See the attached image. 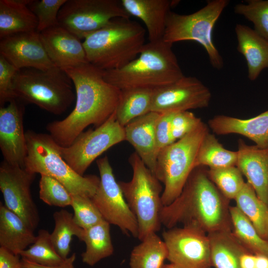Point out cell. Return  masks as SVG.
Wrapping results in <instances>:
<instances>
[{"label": "cell", "instance_id": "cell-1", "mask_svg": "<svg viewBox=\"0 0 268 268\" xmlns=\"http://www.w3.org/2000/svg\"><path fill=\"white\" fill-rule=\"evenodd\" d=\"M70 78L75 92V105L62 120L54 121L46 130L62 147L70 146L88 126H101L115 112L121 90L106 82L104 70L89 63L62 69Z\"/></svg>", "mask_w": 268, "mask_h": 268}, {"label": "cell", "instance_id": "cell-2", "mask_svg": "<svg viewBox=\"0 0 268 268\" xmlns=\"http://www.w3.org/2000/svg\"><path fill=\"white\" fill-rule=\"evenodd\" d=\"M229 201L210 180L205 167L198 166L179 197L163 207L160 222L167 229L181 224L207 233L232 230Z\"/></svg>", "mask_w": 268, "mask_h": 268}, {"label": "cell", "instance_id": "cell-3", "mask_svg": "<svg viewBox=\"0 0 268 268\" xmlns=\"http://www.w3.org/2000/svg\"><path fill=\"white\" fill-rule=\"evenodd\" d=\"M172 44L162 40L145 44L139 55L122 67L104 70L105 80L120 90L134 87L154 89L184 76Z\"/></svg>", "mask_w": 268, "mask_h": 268}, {"label": "cell", "instance_id": "cell-4", "mask_svg": "<svg viewBox=\"0 0 268 268\" xmlns=\"http://www.w3.org/2000/svg\"><path fill=\"white\" fill-rule=\"evenodd\" d=\"M145 33L130 18H114L82 42L87 61L103 70L122 67L138 57L145 44Z\"/></svg>", "mask_w": 268, "mask_h": 268}, {"label": "cell", "instance_id": "cell-5", "mask_svg": "<svg viewBox=\"0 0 268 268\" xmlns=\"http://www.w3.org/2000/svg\"><path fill=\"white\" fill-rule=\"evenodd\" d=\"M72 84L67 73L59 67L46 70L26 68L16 71L12 90L16 99L60 115L76 98Z\"/></svg>", "mask_w": 268, "mask_h": 268}, {"label": "cell", "instance_id": "cell-6", "mask_svg": "<svg viewBox=\"0 0 268 268\" xmlns=\"http://www.w3.org/2000/svg\"><path fill=\"white\" fill-rule=\"evenodd\" d=\"M25 136L27 155L24 168L27 171L57 179L72 195L91 198L93 196L100 182L99 177L76 173L63 159L60 145L49 134L28 130Z\"/></svg>", "mask_w": 268, "mask_h": 268}, {"label": "cell", "instance_id": "cell-7", "mask_svg": "<svg viewBox=\"0 0 268 268\" xmlns=\"http://www.w3.org/2000/svg\"><path fill=\"white\" fill-rule=\"evenodd\" d=\"M133 176L129 182L118 181L124 197L136 217L138 226V239L142 240L160 229V216L163 207V190L160 182L134 152L130 156Z\"/></svg>", "mask_w": 268, "mask_h": 268}, {"label": "cell", "instance_id": "cell-8", "mask_svg": "<svg viewBox=\"0 0 268 268\" xmlns=\"http://www.w3.org/2000/svg\"><path fill=\"white\" fill-rule=\"evenodd\" d=\"M209 128L202 121L182 138L158 153L154 175L164 185L161 200L164 206L171 203L181 193L193 169L201 141Z\"/></svg>", "mask_w": 268, "mask_h": 268}, {"label": "cell", "instance_id": "cell-9", "mask_svg": "<svg viewBox=\"0 0 268 268\" xmlns=\"http://www.w3.org/2000/svg\"><path fill=\"white\" fill-rule=\"evenodd\" d=\"M229 3L228 0H212L198 11L189 14H180L171 10L168 14L163 40L173 44L177 42L192 40L205 49L212 67L222 69V56L212 40V31L216 21Z\"/></svg>", "mask_w": 268, "mask_h": 268}, {"label": "cell", "instance_id": "cell-10", "mask_svg": "<svg viewBox=\"0 0 268 268\" xmlns=\"http://www.w3.org/2000/svg\"><path fill=\"white\" fill-rule=\"evenodd\" d=\"M121 1L67 0L58 14L59 25L80 40L117 17L130 18Z\"/></svg>", "mask_w": 268, "mask_h": 268}, {"label": "cell", "instance_id": "cell-11", "mask_svg": "<svg viewBox=\"0 0 268 268\" xmlns=\"http://www.w3.org/2000/svg\"><path fill=\"white\" fill-rule=\"evenodd\" d=\"M124 140V127L117 121L115 111L101 126L82 132L70 146H60V151L68 165L76 173L83 176L98 156Z\"/></svg>", "mask_w": 268, "mask_h": 268}, {"label": "cell", "instance_id": "cell-12", "mask_svg": "<svg viewBox=\"0 0 268 268\" xmlns=\"http://www.w3.org/2000/svg\"><path fill=\"white\" fill-rule=\"evenodd\" d=\"M100 182L91 198L103 218L110 224L118 226L126 234L138 238V226L117 182L107 156L96 161Z\"/></svg>", "mask_w": 268, "mask_h": 268}, {"label": "cell", "instance_id": "cell-13", "mask_svg": "<svg viewBox=\"0 0 268 268\" xmlns=\"http://www.w3.org/2000/svg\"><path fill=\"white\" fill-rule=\"evenodd\" d=\"M36 174L25 168L12 166L3 160L0 165V190L5 206L18 215L32 230L40 217L31 193Z\"/></svg>", "mask_w": 268, "mask_h": 268}, {"label": "cell", "instance_id": "cell-14", "mask_svg": "<svg viewBox=\"0 0 268 268\" xmlns=\"http://www.w3.org/2000/svg\"><path fill=\"white\" fill-rule=\"evenodd\" d=\"M167 260L181 268H211L207 233L195 227H175L162 233Z\"/></svg>", "mask_w": 268, "mask_h": 268}, {"label": "cell", "instance_id": "cell-15", "mask_svg": "<svg viewBox=\"0 0 268 268\" xmlns=\"http://www.w3.org/2000/svg\"><path fill=\"white\" fill-rule=\"evenodd\" d=\"M211 98L209 89L195 76L153 89L151 111L160 114L206 108Z\"/></svg>", "mask_w": 268, "mask_h": 268}, {"label": "cell", "instance_id": "cell-16", "mask_svg": "<svg viewBox=\"0 0 268 268\" xmlns=\"http://www.w3.org/2000/svg\"><path fill=\"white\" fill-rule=\"evenodd\" d=\"M24 108L17 99L0 108V148L3 160L10 165L24 168L27 155L23 128Z\"/></svg>", "mask_w": 268, "mask_h": 268}, {"label": "cell", "instance_id": "cell-17", "mask_svg": "<svg viewBox=\"0 0 268 268\" xmlns=\"http://www.w3.org/2000/svg\"><path fill=\"white\" fill-rule=\"evenodd\" d=\"M0 55L18 70H46L55 67L48 57L37 31L19 33L0 39Z\"/></svg>", "mask_w": 268, "mask_h": 268}, {"label": "cell", "instance_id": "cell-18", "mask_svg": "<svg viewBox=\"0 0 268 268\" xmlns=\"http://www.w3.org/2000/svg\"><path fill=\"white\" fill-rule=\"evenodd\" d=\"M39 33L47 54L55 67L63 69L88 63L83 42L60 25Z\"/></svg>", "mask_w": 268, "mask_h": 268}, {"label": "cell", "instance_id": "cell-19", "mask_svg": "<svg viewBox=\"0 0 268 268\" xmlns=\"http://www.w3.org/2000/svg\"><path fill=\"white\" fill-rule=\"evenodd\" d=\"M237 152L236 166L268 207V148L248 145L240 139Z\"/></svg>", "mask_w": 268, "mask_h": 268}, {"label": "cell", "instance_id": "cell-20", "mask_svg": "<svg viewBox=\"0 0 268 268\" xmlns=\"http://www.w3.org/2000/svg\"><path fill=\"white\" fill-rule=\"evenodd\" d=\"M160 114L150 112L137 117L124 127L125 140L154 175L158 150L155 136V126Z\"/></svg>", "mask_w": 268, "mask_h": 268}, {"label": "cell", "instance_id": "cell-21", "mask_svg": "<svg viewBox=\"0 0 268 268\" xmlns=\"http://www.w3.org/2000/svg\"><path fill=\"white\" fill-rule=\"evenodd\" d=\"M208 125L217 134H240L253 141L259 148H268V110L248 119L216 115L208 121Z\"/></svg>", "mask_w": 268, "mask_h": 268}, {"label": "cell", "instance_id": "cell-22", "mask_svg": "<svg viewBox=\"0 0 268 268\" xmlns=\"http://www.w3.org/2000/svg\"><path fill=\"white\" fill-rule=\"evenodd\" d=\"M122 4L130 15L144 23L149 42L163 39L166 21L173 1L169 0H122Z\"/></svg>", "mask_w": 268, "mask_h": 268}, {"label": "cell", "instance_id": "cell-23", "mask_svg": "<svg viewBox=\"0 0 268 268\" xmlns=\"http://www.w3.org/2000/svg\"><path fill=\"white\" fill-rule=\"evenodd\" d=\"M235 32L237 50L247 62L248 77L255 80L265 68H268V40L244 24H237Z\"/></svg>", "mask_w": 268, "mask_h": 268}, {"label": "cell", "instance_id": "cell-24", "mask_svg": "<svg viewBox=\"0 0 268 268\" xmlns=\"http://www.w3.org/2000/svg\"><path fill=\"white\" fill-rule=\"evenodd\" d=\"M34 231L5 205H0V247L12 253H20L34 243Z\"/></svg>", "mask_w": 268, "mask_h": 268}, {"label": "cell", "instance_id": "cell-25", "mask_svg": "<svg viewBox=\"0 0 268 268\" xmlns=\"http://www.w3.org/2000/svg\"><path fill=\"white\" fill-rule=\"evenodd\" d=\"M31 0H0V38L37 31V19L28 6Z\"/></svg>", "mask_w": 268, "mask_h": 268}, {"label": "cell", "instance_id": "cell-26", "mask_svg": "<svg viewBox=\"0 0 268 268\" xmlns=\"http://www.w3.org/2000/svg\"><path fill=\"white\" fill-rule=\"evenodd\" d=\"M207 235L210 243L212 267L241 268L240 257L249 250L236 238L232 230L215 231L207 233Z\"/></svg>", "mask_w": 268, "mask_h": 268}, {"label": "cell", "instance_id": "cell-27", "mask_svg": "<svg viewBox=\"0 0 268 268\" xmlns=\"http://www.w3.org/2000/svg\"><path fill=\"white\" fill-rule=\"evenodd\" d=\"M153 89L134 87L121 90L115 114L116 120L125 127L134 119L151 112Z\"/></svg>", "mask_w": 268, "mask_h": 268}, {"label": "cell", "instance_id": "cell-28", "mask_svg": "<svg viewBox=\"0 0 268 268\" xmlns=\"http://www.w3.org/2000/svg\"><path fill=\"white\" fill-rule=\"evenodd\" d=\"M81 241L86 246L85 251L81 255V260L83 263L89 266H94L113 254L110 224L105 220L84 229Z\"/></svg>", "mask_w": 268, "mask_h": 268}, {"label": "cell", "instance_id": "cell-29", "mask_svg": "<svg viewBox=\"0 0 268 268\" xmlns=\"http://www.w3.org/2000/svg\"><path fill=\"white\" fill-rule=\"evenodd\" d=\"M168 251L163 240L155 232L149 234L132 250L130 268H162Z\"/></svg>", "mask_w": 268, "mask_h": 268}, {"label": "cell", "instance_id": "cell-30", "mask_svg": "<svg viewBox=\"0 0 268 268\" xmlns=\"http://www.w3.org/2000/svg\"><path fill=\"white\" fill-rule=\"evenodd\" d=\"M235 200L236 206L251 221L260 236L268 241V207L248 182Z\"/></svg>", "mask_w": 268, "mask_h": 268}, {"label": "cell", "instance_id": "cell-31", "mask_svg": "<svg viewBox=\"0 0 268 268\" xmlns=\"http://www.w3.org/2000/svg\"><path fill=\"white\" fill-rule=\"evenodd\" d=\"M237 152L225 148L215 136L208 131L200 144L195 161V167L208 166L217 168L236 166Z\"/></svg>", "mask_w": 268, "mask_h": 268}, {"label": "cell", "instance_id": "cell-32", "mask_svg": "<svg viewBox=\"0 0 268 268\" xmlns=\"http://www.w3.org/2000/svg\"><path fill=\"white\" fill-rule=\"evenodd\" d=\"M55 227L50 234L52 242L58 254L64 260L68 257L70 243L73 236L81 241L84 229L74 222L73 214L66 209L53 213Z\"/></svg>", "mask_w": 268, "mask_h": 268}, {"label": "cell", "instance_id": "cell-33", "mask_svg": "<svg viewBox=\"0 0 268 268\" xmlns=\"http://www.w3.org/2000/svg\"><path fill=\"white\" fill-rule=\"evenodd\" d=\"M232 231L249 251L268 257V241L262 238L248 218L236 206H230Z\"/></svg>", "mask_w": 268, "mask_h": 268}, {"label": "cell", "instance_id": "cell-34", "mask_svg": "<svg viewBox=\"0 0 268 268\" xmlns=\"http://www.w3.org/2000/svg\"><path fill=\"white\" fill-rule=\"evenodd\" d=\"M19 256L31 262L46 266L57 265L64 260L58 254L50 234L45 229L39 230L34 243L28 249L21 251Z\"/></svg>", "mask_w": 268, "mask_h": 268}, {"label": "cell", "instance_id": "cell-35", "mask_svg": "<svg viewBox=\"0 0 268 268\" xmlns=\"http://www.w3.org/2000/svg\"><path fill=\"white\" fill-rule=\"evenodd\" d=\"M207 174L210 180L229 200H235L246 183L236 166L209 168Z\"/></svg>", "mask_w": 268, "mask_h": 268}, {"label": "cell", "instance_id": "cell-36", "mask_svg": "<svg viewBox=\"0 0 268 268\" xmlns=\"http://www.w3.org/2000/svg\"><path fill=\"white\" fill-rule=\"evenodd\" d=\"M234 11L251 22L254 30L268 40V0H248L236 4Z\"/></svg>", "mask_w": 268, "mask_h": 268}, {"label": "cell", "instance_id": "cell-37", "mask_svg": "<svg viewBox=\"0 0 268 268\" xmlns=\"http://www.w3.org/2000/svg\"><path fill=\"white\" fill-rule=\"evenodd\" d=\"M39 197L50 206L65 207L71 206L72 195L60 182L46 175H40Z\"/></svg>", "mask_w": 268, "mask_h": 268}, {"label": "cell", "instance_id": "cell-38", "mask_svg": "<svg viewBox=\"0 0 268 268\" xmlns=\"http://www.w3.org/2000/svg\"><path fill=\"white\" fill-rule=\"evenodd\" d=\"M67 0H31L28 7L36 16L40 33L46 29L59 25L58 14Z\"/></svg>", "mask_w": 268, "mask_h": 268}, {"label": "cell", "instance_id": "cell-39", "mask_svg": "<svg viewBox=\"0 0 268 268\" xmlns=\"http://www.w3.org/2000/svg\"><path fill=\"white\" fill-rule=\"evenodd\" d=\"M71 206L74 211L73 218L74 222L83 229L90 228L104 220L90 197L72 195Z\"/></svg>", "mask_w": 268, "mask_h": 268}, {"label": "cell", "instance_id": "cell-40", "mask_svg": "<svg viewBox=\"0 0 268 268\" xmlns=\"http://www.w3.org/2000/svg\"><path fill=\"white\" fill-rule=\"evenodd\" d=\"M202 121L189 111L173 112L171 120V133L176 141L197 128Z\"/></svg>", "mask_w": 268, "mask_h": 268}, {"label": "cell", "instance_id": "cell-41", "mask_svg": "<svg viewBox=\"0 0 268 268\" xmlns=\"http://www.w3.org/2000/svg\"><path fill=\"white\" fill-rule=\"evenodd\" d=\"M18 69L0 55V105L16 99L12 90L13 77Z\"/></svg>", "mask_w": 268, "mask_h": 268}, {"label": "cell", "instance_id": "cell-42", "mask_svg": "<svg viewBox=\"0 0 268 268\" xmlns=\"http://www.w3.org/2000/svg\"><path fill=\"white\" fill-rule=\"evenodd\" d=\"M173 112L160 114L155 126V136L159 152L174 142L171 133V120Z\"/></svg>", "mask_w": 268, "mask_h": 268}, {"label": "cell", "instance_id": "cell-43", "mask_svg": "<svg viewBox=\"0 0 268 268\" xmlns=\"http://www.w3.org/2000/svg\"><path fill=\"white\" fill-rule=\"evenodd\" d=\"M19 256L0 247V268H23Z\"/></svg>", "mask_w": 268, "mask_h": 268}, {"label": "cell", "instance_id": "cell-44", "mask_svg": "<svg viewBox=\"0 0 268 268\" xmlns=\"http://www.w3.org/2000/svg\"><path fill=\"white\" fill-rule=\"evenodd\" d=\"M76 254L73 253L64 260L61 264L50 266L39 265L24 258H22L21 260L23 268H75L74 264Z\"/></svg>", "mask_w": 268, "mask_h": 268}, {"label": "cell", "instance_id": "cell-45", "mask_svg": "<svg viewBox=\"0 0 268 268\" xmlns=\"http://www.w3.org/2000/svg\"><path fill=\"white\" fill-rule=\"evenodd\" d=\"M240 265L241 268H255L256 255L249 251L244 252L240 257Z\"/></svg>", "mask_w": 268, "mask_h": 268}, {"label": "cell", "instance_id": "cell-46", "mask_svg": "<svg viewBox=\"0 0 268 268\" xmlns=\"http://www.w3.org/2000/svg\"><path fill=\"white\" fill-rule=\"evenodd\" d=\"M255 268H268V257L263 255H256Z\"/></svg>", "mask_w": 268, "mask_h": 268}, {"label": "cell", "instance_id": "cell-47", "mask_svg": "<svg viewBox=\"0 0 268 268\" xmlns=\"http://www.w3.org/2000/svg\"><path fill=\"white\" fill-rule=\"evenodd\" d=\"M162 268H181L174 264L170 263L169 264H164Z\"/></svg>", "mask_w": 268, "mask_h": 268}]
</instances>
